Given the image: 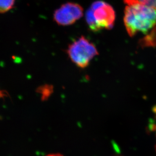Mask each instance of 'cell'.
I'll list each match as a JSON object with an SVG mask.
<instances>
[{"label":"cell","instance_id":"1","mask_svg":"<svg viewBox=\"0 0 156 156\" xmlns=\"http://www.w3.org/2000/svg\"><path fill=\"white\" fill-rule=\"evenodd\" d=\"M124 24L130 37L141 33L147 34L156 26V8L144 5H127Z\"/></svg>","mask_w":156,"mask_h":156},{"label":"cell","instance_id":"2","mask_svg":"<svg viewBox=\"0 0 156 156\" xmlns=\"http://www.w3.org/2000/svg\"><path fill=\"white\" fill-rule=\"evenodd\" d=\"M116 19L113 8L102 1L94 2L86 13V19L90 30L94 32L113 28Z\"/></svg>","mask_w":156,"mask_h":156},{"label":"cell","instance_id":"3","mask_svg":"<svg viewBox=\"0 0 156 156\" xmlns=\"http://www.w3.org/2000/svg\"><path fill=\"white\" fill-rule=\"evenodd\" d=\"M67 53L71 61L80 68L88 66L91 61L99 54L94 44L83 36L69 44Z\"/></svg>","mask_w":156,"mask_h":156},{"label":"cell","instance_id":"4","mask_svg":"<svg viewBox=\"0 0 156 156\" xmlns=\"http://www.w3.org/2000/svg\"><path fill=\"white\" fill-rule=\"evenodd\" d=\"M83 15V9L77 3L68 2L62 5L55 11L53 18L56 23L61 26L72 25Z\"/></svg>","mask_w":156,"mask_h":156},{"label":"cell","instance_id":"5","mask_svg":"<svg viewBox=\"0 0 156 156\" xmlns=\"http://www.w3.org/2000/svg\"><path fill=\"white\" fill-rule=\"evenodd\" d=\"M126 5L139 4L156 8V0H124Z\"/></svg>","mask_w":156,"mask_h":156},{"label":"cell","instance_id":"6","mask_svg":"<svg viewBox=\"0 0 156 156\" xmlns=\"http://www.w3.org/2000/svg\"><path fill=\"white\" fill-rule=\"evenodd\" d=\"M15 0H0V13H4L13 7Z\"/></svg>","mask_w":156,"mask_h":156},{"label":"cell","instance_id":"7","mask_svg":"<svg viewBox=\"0 0 156 156\" xmlns=\"http://www.w3.org/2000/svg\"><path fill=\"white\" fill-rule=\"evenodd\" d=\"M47 156H63L59 154H50V155H48Z\"/></svg>","mask_w":156,"mask_h":156},{"label":"cell","instance_id":"8","mask_svg":"<svg viewBox=\"0 0 156 156\" xmlns=\"http://www.w3.org/2000/svg\"><path fill=\"white\" fill-rule=\"evenodd\" d=\"M153 111H154V113L155 114V115H156V106H155V107H154ZM155 149H156V147H155Z\"/></svg>","mask_w":156,"mask_h":156}]
</instances>
